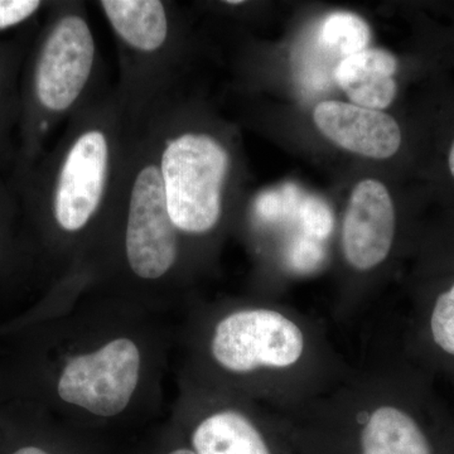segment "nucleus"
I'll return each instance as SVG.
<instances>
[{"mask_svg": "<svg viewBox=\"0 0 454 454\" xmlns=\"http://www.w3.org/2000/svg\"><path fill=\"white\" fill-rule=\"evenodd\" d=\"M140 354L133 340L116 339L98 351L71 358L59 381V395L100 417L121 413L139 381Z\"/></svg>", "mask_w": 454, "mask_h": 454, "instance_id": "0eeeda50", "label": "nucleus"}, {"mask_svg": "<svg viewBox=\"0 0 454 454\" xmlns=\"http://www.w3.org/2000/svg\"><path fill=\"white\" fill-rule=\"evenodd\" d=\"M168 454H196V453L193 452V450H173V452H170Z\"/></svg>", "mask_w": 454, "mask_h": 454, "instance_id": "aec40b11", "label": "nucleus"}, {"mask_svg": "<svg viewBox=\"0 0 454 454\" xmlns=\"http://www.w3.org/2000/svg\"><path fill=\"white\" fill-rule=\"evenodd\" d=\"M13 454H49L44 452L43 450L37 447H25L20 448V450H16Z\"/></svg>", "mask_w": 454, "mask_h": 454, "instance_id": "6ab92c4d", "label": "nucleus"}, {"mask_svg": "<svg viewBox=\"0 0 454 454\" xmlns=\"http://www.w3.org/2000/svg\"><path fill=\"white\" fill-rule=\"evenodd\" d=\"M50 5L42 0H0V40L37 28Z\"/></svg>", "mask_w": 454, "mask_h": 454, "instance_id": "2eb2a0df", "label": "nucleus"}, {"mask_svg": "<svg viewBox=\"0 0 454 454\" xmlns=\"http://www.w3.org/2000/svg\"><path fill=\"white\" fill-rule=\"evenodd\" d=\"M83 2H51L33 35L20 82L16 181L46 153L57 128L110 90Z\"/></svg>", "mask_w": 454, "mask_h": 454, "instance_id": "f03ea898", "label": "nucleus"}, {"mask_svg": "<svg viewBox=\"0 0 454 454\" xmlns=\"http://www.w3.org/2000/svg\"><path fill=\"white\" fill-rule=\"evenodd\" d=\"M399 214L389 187L363 178L349 191L340 231L343 264L356 276H369L390 259L395 247Z\"/></svg>", "mask_w": 454, "mask_h": 454, "instance_id": "6e6552de", "label": "nucleus"}, {"mask_svg": "<svg viewBox=\"0 0 454 454\" xmlns=\"http://www.w3.org/2000/svg\"><path fill=\"white\" fill-rule=\"evenodd\" d=\"M430 333L435 345L454 357V280L435 298L430 315Z\"/></svg>", "mask_w": 454, "mask_h": 454, "instance_id": "dca6fc26", "label": "nucleus"}, {"mask_svg": "<svg viewBox=\"0 0 454 454\" xmlns=\"http://www.w3.org/2000/svg\"><path fill=\"white\" fill-rule=\"evenodd\" d=\"M114 219L121 223L125 262L133 276L160 280L172 273L182 239L167 210L153 143L140 127H133Z\"/></svg>", "mask_w": 454, "mask_h": 454, "instance_id": "423d86ee", "label": "nucleus"}, {"mask_svg": "<svg viewBox=\"0 0 454 454\" xmlns=\"http://www.w3.org/2000/svg\"><path fill=\"white\" fill-rule=\"evenodd\" d=\"M210 348L226 372L270 373L282 380L288 394L295 381L309 380L322 352L303 318L293 310L270 307L239 309L223 317L215 325Z\"/></svg>", "mask_w": 454, "mask_h": 454, "instance_id": "39448f33", "label": "nucleus"}, {"mask_svg": "<svg viewBox=\"0 0 454 454\" xmlns=\"http://www.w3.org/2000/svg\"><path fill=\"white\" fill-rule=\"evenodd\" d=\"M422 148L417 172L427 197L454 208V91L434 92L420 114Z\"/></svg>", "mask_w": 454, "mask_h": 454, "instance_id": "9d476101", "label": "nucleus"}, {"mask_svg": "<svg viewBox=\"0 0 454 454\" xmlns=\"http://www.w3.org/2000/svg\"><path fill=\"white\" fill-rule=\"evenodd\" d=\"M297 212L306 236L318 241L330 236L333 227V215L324 200L315 196L303 197Z\"/></svg>", "mask_w": 454, "mask_h": 454, "instance_id": "f3484780", "label": "nucleus"}, {"mask_svg": "<svg viewBox=\"0 0 454 454\" xmlns=\"http://www.w3.org/2000/svg\"><path fill=\"white\" fill-rule=\"evenodd\" d=\"M399 59L393 52L369 47L340 59L333 79L349 103L385 112L399 94Z\"/></svg>", "mask_w": 454, "mask_h": 454, "instance_id": "9b49d317", "label": "nucleus"}, {"mask_svg": "<svg viewBox=\"0 0 454 454\" xmlns=\"http://www.w3.org/2000/svg\"><path fill=\"white\" fill-rule=\"evenodd\" d=\"M139 127L153 143L167 210L181 239L214 234L238 192L239 158L232 134L184 97Z\"/></svg>", "mask_w": 454, "mask_h": 454, "instance_id": "7ed1b4c3", "label": "nucleus"}, {"mask_svg": "<svg viewBox=\"0 0 454 454\" xmlns=\"http://www.w3.org/2000/svg\"><path fill=\"white\" fill-rule=\"evenodd\" d=\"M18 210H22V205L16 176L12 170L0 167V226L4 225Z\"/></svg>", "mask_w": 454, "mask_h": 454, "instance_id": "a211bd4d", "label": "nucleus"}, {"mask_svg": "<svg viewBox=\"0 0 454 454\" xmlns=\"http://www.w3.org/2000/svg\"><path fill=\"white\" fill-rule=\"evenodd\" d=\"M312 119L325 140L349 154L387 160L408 149L419 162L422 136L409 137L399 121L384 110L327 98L317 104Z\"/></svg>", "mask_w": 454, "mask_h": 454, "instance_id": "1a4fd4ad", "label": "nucleus"}, {"mask_svg": "<svg viewBox=\"0 0 454 454\" xmlns=\"http://www.w3.org/2000/svg\"><path fill=\"white\" fill-rule=\"evenodd\" d=\"M131 133L115 89L107 90L18 181L22 210L67 239L113 220Z\"/></svg>", "mask_w": 454, "mask_h": 454, "instance_id": "f257e3e1", "label": "nucleus"}, {"mask_svg": "<svg viewBox=\"0 0 454 454\" xmlns=\"http://www.w3.org/2000/svg\"><path fill=\"white\" fill-rule=\"evenodd\" d=\"M317 35L319 46L340 56V59L369 49L372 41V31L364 18L348 12L325 17Z\"/></svg>", "mask_w": 454, "mask_h": 454, "instance_id": "4468645a", "label": "nucleus"}, {"mask_svg": "<svg viewBox=\"0 0 454 454\" xmlns=\"http://www.w3.org/2000/svg\"><path fill=\"white\" fill-rule=\"evenodd\" d=\"M113 33L119 59L116 97L131 127L181 98L192 40L186 17L166 0L95 3Z\"/></svg>", "mask_w": 454, "mask_h": 454, "instance_id": "20e7f679", "label": "nucleus"}, {"mask_svg": "<svg viewBox=\"0 0 454 454\" xmlns=\"http://www.w3.org/2000/svg\"><path fill=\"white\" fill-rule=\"evenodd\" d=\"M35 29L14 38L0 40V167L12 170L14 176L20 73Z\"/></svg>", "mask_w": 454, "mask_h": 454, "instance_id": "f8f14e48", "label": "nucleus"}, {"mask_svg": "<svg viewBox=\"0 0 454 454\" xmlns=\"http://www.w3.org/2000/svg\"><path fill=\"white\" fill-rule=\"evenodd\" d=\"M450 37L452 38V41L454 42V29L452 31V35H450Z\"/></svg>", "mask_w": 454, "mask_h": 454, "instance_id": "412c9836", "label": "nucleus"}, {"mask_svg": "<svg viewBox=\"0 0 454 454\" xmlns=\"http://www.w3.org/2000/svg\"><path fill=\"white\" fill-rule=\"evenodd\" d=\"M192 444L196 454H271L255 424L232 409L205 418L193 432Z\"/></svg>", "mask_w": 454, "mask_h": 454, "instance_id": "ddd939ff", "label": "nucleus"}]
</instances>
